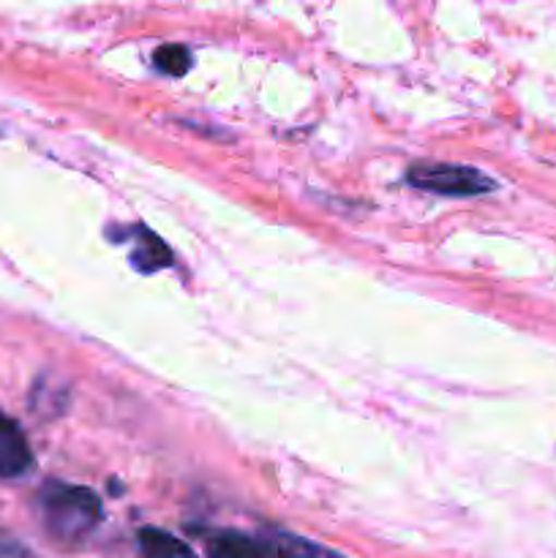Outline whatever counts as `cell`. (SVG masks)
<instances>
[{"instance_id":"8","label":"cell","mask_w":556,"mask_h":558,"mask_svg":"<svg viewBox=\"0 0 556 558\" xmlns=\"http://www.w3.org/2000/svg\"><path fill=\"white\" fill-rule=\"evenodd\" d=\"M153 60H156V69L169 76H183L191 69L189 49L180 47V44H164V47L156 49Z\"/></svg>"},{"instance_id":"4","label":"cell","mask_w":556,"mask_h":558,"mask_svg":"<svg viewBox=\"0 0 556 558\" xmlns=\"http://www.w3.org/2000/svg\"><path fill=\"white\" fill-rule=\"evenodd\" d=\"M210 558H278L270 537H249L240 532H223L210 539Z\"/></svg>"},{"instance_id":"3","label":"cell","mask_w":556,"mask_h":558,"mask_svg":"<svg viewBox=\"0 0 556 558\" xmlns=\"http://www.w3.org/2000/svg\"><path fill=\"white\" fill-rule=\"evenodd\" d=\"M33 466V452L25 434L11 417L0 412V477H22Z\"/></svg>"},{"instance_id":"6","label":"cell","mask_w":556,"mask_h":558,"mask_svg":"<svg viewBox=\"0 0 556 558\" xmlns=\"http://www.w3.org/2000/svg\"><path fill=\"white\" fill-rule=\"evenodd\" d=\"M273 545H276L278 558H343L333 548H325L319 543H311L305 537H294V534H273Z\"/></svg>"},{"instance_id":"5","label":"cell","mask_w":556,"mask_h":558,"mask_svg":"<svg viewBox=\"0 0 556 558\" xmlns=\"http://www.w3.org/2000/svg\"><path fill=\"white\" fill-rule=\"evenodd\" d=\"M142 558H196L194 550L161 529H142L140 532Z\"/></svg>"},{"instance_id":"7","label":"cell","mask_w":556,"mask_h":558,"mask_svg":"<svg viewBox=\"0 0 556 558\" xmlns=\"http://www.w3.org/2000/svg\"><path fill=\"white\" fill-rule=\"evenodd\" d=\"M131 259H134V265L140 267L142 272H153V270H158V267L172 265V254H169V248L156 238V234H150V232L142 234L140 248L131 254Z\"/></svg>"},{"instance_id":"2","label":"cell","mask_w":556,"mask_h":558,"mask_svg":"<svg viewBox=\"0 0 556 558\" xmlns=\"http://www.w3.org/2000/svg\"><path fill=\"white\" fill-rule=\"evenodd\" d=\"M407 180L414 189L434 191L442 196H480L496 189L491 178L480 169L458 167V163H420L407 172Z\"/></svg>"},{"instance_id":"1","label":"cell","mask_w":556,"mask_h":558,"mask_svg":"<svg viewBox=\"0 0 556 558\" xmlns=\"http://www.w3.org/2000/svg\"><path fill=\"white\" fill-rule=\"evenodd\" d=\"M47 532L58 543L76 545L101 521V499L90 488L65 483H47L38 496Z\"/></svg>"}]
</instances>
